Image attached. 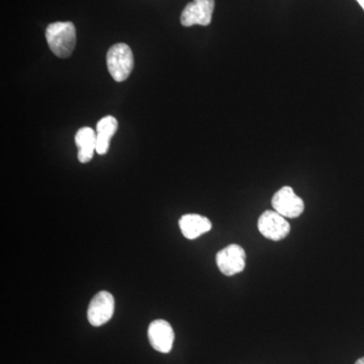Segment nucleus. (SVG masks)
Returning a JSON list of instances; mask_svg holds the SVG:
<instances>
[{"label":"nucleus","instance_id":"obj_8","mask_svg":"<svg viewBox=\"0 0 364 364\" xmlns=\"http://www.w3.org/2000/svg\"><path fill=\"white\" fill-rule=\"evenodd\" d=\"M151 346L161 353H169L173 346L174 335L171 325L165 320L153 321L148 328Z\"/></svg>","mask_w":364,"mask_h":364},{"label":"nucleus","instance_id":"obj_11","mask_svg":"<svg viewBox=\"0 0 364 364\" xmlns=\"http://www.w3.org/2000/svg\"><path fill=\"white\" fill-rule=\"evenodd\" d=\"M117 119L112 116H107L100 119L97 124V153L100 155L107 154L109 149V144L114 134L117 133Z\"/></svg>","mask_w":364,"mask_h":364},{"label":"nucleus","instance_id":"obj_9","mask_svg":"<svg viewBox=\"0 0 364 364\" xmlns=\"http://www.w3.org/2000/svg\"><path fill=\"white\" fill-rule=\"evenodd\" d=\"M181 233L189 240H195L212 229V223L208 218L198 214L182 215L179 220Z\"/></svg>","mask_w":364,"mask_h":364},{"label":"nucleus","instance_id":"obj_1","mask_svg":"<svg viewBox=\"0 0 364 364\" xmlns=\"http://www.w3.org/2000/svg\"><path fill=\"white\" fill-rule=\"evenodd\" d=\"M50 50L59 58L71 56L76 45V28L71 21L50 23L46 30Z\"/></svg>","mask_w":364,"mask_h":364},{"label":"nucleus","instance_id":"obj_7","mask_svg":"<svg viewBox=\"0 0 364 364\" xmlns=\"http://www.w3.org/2000/svg\"><path fill=\"white\" fill-rule=\"evenodd\" d=\"M214 9L215 0H193L182 11L181 25L183 26H208L212 21Z\"/></svg>","mask_w":364,"mask_h":364},{"label":"nucleus","instance_id":"obj_4","mask_svg":"<svg viewBox=\"0 0 364 364\" xmlns=\"http://www.w3.org/2000/svg\"><path fill=\"white\" fill-rule=\"evenodd\" d=\"M258 230L262 236L272 241L284 240L291 232V225L275 210H267L258 220Z\"/></svg>","mask_w":364,"mask_h":364},{"label":"nucleus","instance_id":"obj_13","mask_svg":"<svg viewBox=\"0 0 364 364\" xmlns=\"http://www.w3.org/2000/svg\"><path fill=\"white\" fill-rule=\"evenodd\" d=\"M355 364H364V358H359Z\"/></svg>","mask_w":364,"mask_h":364},{"label":"nucleus","instance_id":"obj_2","mask_svg":"<svg viewBox=\"0 0 364 364\" xmlns=\"http://www.w3.org/2000/svg\"><path fill=\"white\" fill-rule=\"evenodd\" d=\"M109 74L117 82H123L131 75L134 68V55L131 48L124 43L112 46L107 54Z\"/></svg>","mask_w":364,"mask_h":364},{"label":"nucleus","instance_id":"obj_5","mask_svg":"<svg viewBox=\"0 0 364 364\" xmlns=\"http://www.w3.org/2000/svg\"><path fill=\"white\" fill-rule=\"evenodd\" d=\"M272 207L284 218H298L305 210V203L294 193L291 186H284L273 196Z\"/></svg>","mask_w":364,"mask_h":364},{"label":"nucleus","instance_id":"obj_12","mask_svg":"<svg viewBox=\"0 0 364 364\" xmlns=\"http://www.w3.org/2000/svg\"><path fill=\"white\" fill-rule=\"evenodd\" d=\"M356 1L358 2L359 4V6H360L361 7H363V9L364 11V0H356Z\"/></svg>","mask_w":364,"mask_h":364},{"label":"nucleus","instance_id":"obj_10","mask_svg":"<svg viewBox=\"0 0 364 364\" xmlns=\"http://www.w3.org/2000/svg\"><path fill=\"white\" fill-rule=\"evenodd\" d=\"M75 143L78 147L79 161L90 162L97 152V131L90 127L79 129L75 135Z\"/></svg>","mask_w":364,"mask_h":364},{"label":"nucleus","instance_id":"obj_3","mask_svg":"<svg viewBox=\"0 0 364 364\" xmlns=\"http://www.w3.org/2000/svg\"><path fill=\"white\" fill-rule=\"evenodd\" d=\"M215 262L223 274L233 277L237 273L243 272L245 268V250L238 244H231L218 252Z\"/></svg>","mask_w":364,"mask_h":364},{"label":"nucleus","instance_id":"obj_6","mask_svg":"<svg viewBox=\"0 0 364 364\" xmlns=\"http://www.w3.org/2000/svg\"><path fill=\"white\" fill-rule=\"evenodd\" d=\"M114 313V299L109 291L95 294L88 306L87 318L91 325L100 327L109 322Z\"/></svg>","mask_w":364,"mask_h":364}]
</instances>
